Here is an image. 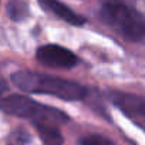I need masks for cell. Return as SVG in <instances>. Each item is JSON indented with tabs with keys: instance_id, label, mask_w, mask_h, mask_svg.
Returning <instances> with one entry per match:
<instances>
[{
	"instance_id": "obj_1",
	"label": "cell",
	"mask_w": 145,
	"mask_h": 145,
	"mask_svg": "<svg viewBox=\"0 0 145 145\" xmlns=\"http://www.w3.org/2000/svg\"><path fill=\"white\" fill-rule=\"evenodd\" d=\"M2 110L9 115L30 121L40 139L46 145H63L60 127L70 121V117L54 107L37 103L20 94H10L2 98Z\"/></svg>"
},
{
	"instance_id": "obj_2",
	"label": "cell",
	"mask_w": 145,
	"mask_h": 145,
	"mask_svg": "<svg viewBox=\"0 0 145 145\" xmlns=\"http://www.w3.org/2000/svg\"><path fill=\"white\" fill-rule=\"evenodd\" d=\"M10 80L22 91L30 94H46L64 101H81L88 94L87 88L80 83L39 71L19 70L10 76Z\"/></svg>"
},
{
	"instance_id": "obj_3",
	"label": "cell",
	"mask_w": 145,
	"mask_h": 145,
	"mask_svg": "<svg viewBox=\"0 0 145 145\" xmlns=\"http://www.w3.org/2000/svg\"><path fill=\"white\" fill-rule=\"evenodd\" d=\"M98 16L104 24L124 40L131 43L145 40V16L131 5L120 0H108L103 3Z\"/></svg>"
},
{
	"instance_id": "obj_4",
	"label": "cell",
	"mask_w": 145,
	"mask_h": 145,
	"mask_svg": "<svg viewBox=\"0 0 145 145\" xmlns=\"http://www.w3.org/2000/svg\"><path fill=\"white\" fill-rule=\"evenodd\" d=\"M36 58L40 64L51 68H72L78 58L71 50L60 44H44L36 50Z\"/></svg>"
},
{
	"instance_id": "obj_5",
	"label": "cell",
	"mask_w": 145,
	"mask_h": 145,
	"mask_svg": "<svg viewBox=\"0 0 145 145\" xmlns=\"http://www.w3.org/2000/svg\"><path fill=\"white\" fill-rule=\"evenodd\" d=\"M110 100L122 114L135 122H145V97L129 93L111 91Z\"/></svg>"
},
{
	"instance_id": "obj_6",
	"label": "cell",
	"mask_w": 145,
	"mask_h": 145,
	"mask_svg": "<svg viewBox=\"0 0 145 145\" xmlns=\"http://www.w3.org/2000/svg\"><path fill=\"white\" fill-rule=\"evenodd\" d=\"M37 2H39V6L44 12L53 14L54 17H57L71 26L80 27V26H84L87 22V19L84 16L76 13L71 7H68L67 5L60 2V0H37Z\"/></svg>"
},
{
	"instance_id": "obj_7",
	"label": "cell",
	"mask_w": 145,
	"mask_h": 145,
	"mask_svg": "<svg viewBox=\"0 0 145 145\" xmlns=\"http://www.w3.org/2000/svg\"><path fill=\"white\" fill-rule=\"evenodd\" d=\"M7 13H9L10 19L20 22V20H24L29 16V7L23 2H20V0H9Z\"/></svg>"
},
{
	"instance_id": "obj_8",
	"label": "cell",
	"mask_w": 145,
	"mask_h": 145,
	"mask_svg": "<svg viewBox=\"0 0 145 145\" xmlns=\"http://www.w3.org/2000/svg\"><path fill=\"white\" fill-rule=\"evenodd\" d=\"M78 145H115L108 137L101 134H87L78 139Z\"/></svg>"
},
{
	"instance_id": "obj_9",
	"label": "cell",
	"mask_w": 145,
	"mask_h": 145,
	"mask_svg": "<svg viewBox=\"0 0 145 145\" xmlns=\"http://www.w3.org/2000/svg\"><path fill=\"white\" fill-rule=\"evenodd\" d=\"M137 124H138V125H139V127H141L144 131H145V122H137Z\"/></svg>"
}]
</instances>
